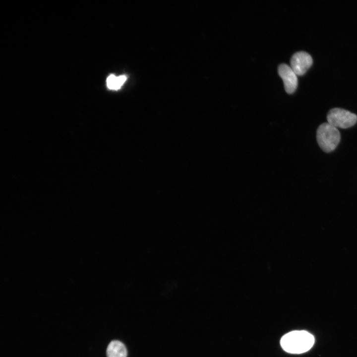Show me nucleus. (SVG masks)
<instances>
[{"instance_id": "nucleus-4", "label": "nucleus", "mask_w": 357, "mask_h": 357, "mask_svg": "<svg viewBox=\"0 0 357 357\" xmlns=\"http://www.w3.org/2000/svg\"><path fill=\"white\" fill-rule=\"evenodd\" d=\"M312 63L311 56L304 51L295 53L290 60L291 67L297 75H303Z\"/></svg>"}, {"instance_id": "nucleus-6", "label": "nucleus", "mask_w": 357, "mask_h": 357, "mask_svg": "<svg viewBox=\"0 0 357 357\" xmlns=\"http://www.w3.org/2000/svg\"><path fill=\"white\" fill-rule=\"evenodd\" d=\"M107 357H126V347L120 341H112L107 347Z\"/></svg>"}, {"instance_id": "nucleus-2", "label": "nucleus", "mask_w": 357, "mask_h": 357, "mask_svg": "<svg viewBox=\"0 0 357 357\" xmlns=\"http://www.w3.org/2000/svg\"><path fill=\"white\" fill-rule=\"evenodd\" d=\"M316 139L321 149L328 153L336 148L340 142L341 136L337 128L328 122H324L317 129Z\"/></svg>"}, {"instance_id": "nucleus-1", "label": "nucleus", "mask_w": 357, "mask_h": 357, "mask_svg": "<svg viewBox=\"0 0 357 357\" xmlns=\"http://www.w3.org/2000/svg\"><path fill=\"white\" fill-rule=\"evenodd\" d=\"M314 343L313 336L304 331H293L284 335L280 341L283 349L291 354H298L309 350Z\"/></svg>"}, {"instance_id": "nucleus-7", "label": "nucleus", "mask_w": 357, "mask_h": 357, "mask_svg": "<svg viewBox=\"0 0 357 357\" xmlns=\"http://www.w3.org/2000/svg\"><path fill=\"white\" fill-rule=\"evenodd\" d=\"M126 80L125 75L116 76L114 75H110L107 79V85L108 87L112 90L119 89Z\"/></svg>"}, {"instance_id": "nucleus-3", "label": "nucleus", "mask_w": 357, "mask_h": 357, "mask_svg": "<svg viewBox=\"0 0 357 357\" xmlns=\"http://www.w3.org/2000/svg\"><path fill=\"white\" fill-rule=\"evenodd\" d=\"M327 119L329 124L336 128H347L355 124L357 116L349 111L335 108L329 111Z\"/></svg>"}, {"instance_id": "nucleus-5", "label": "nucleus", "mask_w": 357, "mask_h": 357, "mask_svg": "<svg viewBox=\"0 0 357 357\" xmlns=\"http://www.w3.org/2000/svg\"><path fill=\"white\" fill-rule=\"evenodd\" d=\"M278 73L284 82V88L288 94L293 93L298 86V77L292 68L287 64L282 63L278 67Z\"/></svg>"}]
</instances>
